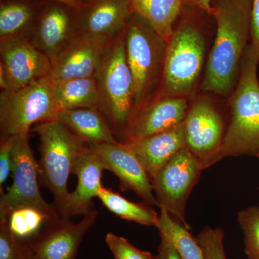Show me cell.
Segmentation results:
<instances>
[{"instance_id":"obj_1","label":"cell","mask_w":259,"mask_h":259,"mask_svg":"<svg viewBox=\"0 0 259 259\" xmlns=\"http://www.w3.org/2000/svg\"><path fill=\"white\" fill-rule=\"evenodd\" d=\"M252 0H214L215 38L201 88L227 96L236 86L242 61L249 45Z\"/></svg>"},{"instance_id":"obj_10","label":"cell","mask_w":259,"mask_h":259,"mask_svg":"<svg viewBox=\"0 0 259 259\" xmlns=\"http://www.w3.org/2000/svg\"><path fill=\"white\" fill-rule=\"evenodd\" d=\"M227 125L224 116L210 99H196L184 121L187 148L204 169L221 161L220 153Z\"/></svg>"},{"instance_id":"obj_24","label":"cell","mask_w":259,"mask_h":259,"mask_svg":"<svg viewBox=\"0 0 259 259\" xmlns=\"http://www.w3.org/2000/svg\"><path fill=\"white\" fill-rule=\"evenodd\" d=\"M60 219H55L45 211L28 205L19 206L6 214H0V220L5 221L10 232L18 239L27 242L36 238L48 224Z\"/></svg>"},{"instance_id":"obj_25","label":"cell","mask_w":259,"mask_h":259,"mask_svg":"<svg viewBox=\"0 0 259 259\" xmlns=\"http://www.w3.org/2000/svg\"><path fill=\"white\" fill-rule=\"evenodd\" d=\"M97 198L105 208L122 219L146 226L157 228L159 214L146 203H136L122 197L118 192L102 187Z\"/></svg>"},{"instance_id":"obj_23","label":"cell","mask_w":259,"mask_h":259,"mask_svg":"<svg viewBox=\"0 0 259 259\" xmlns=\"http://www.w3.org/2000/svg\"><path fill=\"white\" fill-rule=\"evenodd\" d=\"M54 95L59 110L96 108L98 90L95 77L75 78L54 83Z\"/></svg>"},{"instance_id":"obj_5","label":"cell","mask_w":259,"mask_h":259,"mask_svg":"<svg viewBox=\"0 0 259 259\" xmlns=\"http://www.w3.org/2000/svg\"><path fill=\"white\" fill-rule=\"evenodd\" d=\"M35 131L40 139V181L54 196V205L59 214L69 193L70 175L74 174L78 160L88 151L89 145L57 120L37 124Z\"/></svg>"},{"instance_id":"obj_27","label":"cell","mask_w":259,"mask_h":259,"mask_svg":"<svg viewBox=\"0 0 259 259\" xmlns=\"http://www.w3.org/2000/svg\"><path fill=\"white\" fill-rule=\"evenodd\" d=\"M238 222L243 231L247 259H259V206L240 211Z\"/></svg>"},{"instance_id":"obj_15","label":"cell","mask_w":259,"mask_h":259,"mask_svg":"<svg viewBox=\"0 0 259 259\" xmlns=\"http://www.w3.org/2000/svg\"><path fill=\"white\" fill-rule=\"evenodd\" d=\"M101 158L107 171L115 174L123 191H132L150 206L159 204L151 179L134 151L125 143L89 146Z\"/></svg>"},{"instance_id":"obj_12","label":"cell","mask_w":259,"mask_h":259,"mask_svg":"<svg viewBox=\"0 0 259 259\" xmlns=\"http://www.w3.org/2000/svg\"><path fill=\"white\" fill-rule=\"evenodd\" d=\"M77 10L54 1L40 6L29 38L51 62L77 34Z\"/></svg>"},{"instance_id":"obj_38","label":"cell","mask_w":259,"mask_h":259,"mask_svg":"<svg viewBox=\"0 0 259 259\" xmlns=\"http://www.w3.org/2000/svg\"><path fill=\"white\" fill-rule=\"evenodd\" d=\"M256 157L258 158L259 159V151H258V154H257Z\"/></svg>"},{"instance_id":"obj_26","label":"cell","mask_w":259,"mask_h":259,"mask_svg":"<svg viewBox=\"0 0 259 259\" xmlns=\"http://www.w3.org/2000/svg\"><path fill=\"white\" fill-rule=\"evenodd\" d=\"M157 228L161 236L169 241L181 259H204L203 250L190 233V229L172 217L166 209L160 207Z\"/></svg>"},{"instance_id":"obj_3","label":"cell","mask_w":259,"mask_h":259,"mask_svg":"<svg viewBox=\"0 0 259 259\" xmlns=\"http://www.w3.org/2000/svg\"><path fill=\"white\" fill-rule=\"evenodd\" d=\"M259 50L251 44L242 61L239 78L229 101L230 118L220 160L256 156L259 151Z\"/></svg>"},{"instance_id":"obj_31","label":"cell","mask_w":259,"mask_h":259,"mask_svg":"<svg viewBox=\"0 0 259 259\" xmlns=\"http://www.w3.org/2000/svg\"><path fill=\"white\" fill-rule=\"evenodd\" d=\"M14 136H3L0 143V192L13 170V148Z\"/></svg>"},{"instance_id":"obj_36","label":"cell","mask_w":259,"mask_h":259,"mask_svg":"<svg viewBox=\"0 0 259 259\" xmlns=\"http://www.w3.org/2000/svg\"><path fill=\"white\" fill-rule=\"evenodd\" d=\"M76 1H77L80 5H81L82 3H85V2L88 1V0H76Z\"/></svg>"},{"instance_id":"obj_13","label":"cell","mask_w":259,"mask_h":259,"mask_svg":"<svg viewBox=\"0 0 259 259\" xmlns=\"http://www.w3.org/2000/svg\"><path fill=\"white\" fill-rule=\"evenodd\" d=\"M189 107L186 97L165 92L153 97L135 112L123 143L144 139L181 125Z\"/></svg>"},{"instance_id":"obj_30","label":"cell","mask_w":259,"mask_h":259,"mask_svg":"<svg viewBox=\"0 0 259 259\" xmlns=\"http://www.w3.org/2000/svg\"><path fill=\"white\" fill-rule=\"evenodd\" d=\"M105 242L115 259H158L149 252L136 248L125 238L108 233Z\"/></svg>"},{"instance_id":"obj_18","label":"cell","mask_w":259,"mask_h":259,"mask_svg":"<svg viewBox=\"0 0 259 259\" xmlns=\"http://www.w3.org/2000/svg\"><path fill=\"white\" fill-rule=\"evenodd\" d=\"M106 170L98 155L90 147L75 166L74 174L78 183L74 192H69L59 214L62 218L85 215L92 210L93 199L98 196L102 185V174Z\"/></svg>"},{"instance_id":"obj_19","label":"cell","mask_w":259,"mask_h":259,"mask_svg":"<svg viewBox=\"0 0 259 259\" xmlns=\"http://www.w3.org/2000/svg\"><path fill=\"white\" fill-rule=\"evenodd\" d=\"M153 179L181 150L187 148L184 122L173 128L125 143Z\"/></svg>"},{"instance_id":"obj_32","label":"cell","mask_w":259,"mask_h":259,"mask_svg":"<svg viewBox=\"0 0 259 259\" xmlns=\"http://www.w3.org/2000/svg\"><path fill=\"white\" fill-rule=\"evenodd\" d=\"M250 44L259 50V0H252Z\"/></svg>"},{"instance_id":"obj_9","label":"cell","mask_w":259,"mask_h":259,"mask_svg":"<svg viewBox=\"0 0 259 259\" xmlns=\"http://www.w3.org/2000/svg\"><path fill=\"white\" fill-rule=\"evenodd\" d=\"M14 136L13 148V182L0 197V214L19 206H33L51 217L60 219L54 204L46 202L40 193V168L29 143L28 135Z\"/></svg>"},{"instance_id":"obj_29","label":"cell","mask_w":259,"mask_h":259,"mask_svg":"<svg viewBox=\"0 0 259 259\" xmlns=\"http://www.w3.org/2000/svg\"><path fill=\"white\" fill-rule=\"evenodd\" d=\"M196 238L203 250L204 259H226L222 228L204 227Z\"/></svg>"},{"instance_id":"obj_2","label":"cell","mask_w":259,"mask_h":259,"mask_svg":"<svg viewBox=\"0 0 259 259\" xmlns=\"http://www.w3.org/2000/svg\"><path fill=\"white\" fill-rule=\"evenodd\" d=\"M209 15L199 8L184 5L167 42L161 79L165 93L186 97L193 93L203 69L204 28Z\"/></svg>"},{"instance_id":"obj_6","label":"cell","mask_w":259,"mask_h":259,"mask_svg":"<svg viewBox=\"0 0 259 259\" xmlns=\"http://www.w3.org/2000/svg\"><path fill=\"white\" fill-rule=\"evenodd\" d=\"M126 53L134 80V113L153 98L162 79L167 42L139 15L134 13L125 32Z\"/></svg>"},{"instance_id":"obj_11","label":"cell","mask_w":259,"mask_h":259,"mask_svg":"<svg viewBox=\"0 0 259 259\" xmlns=\"http://www.w3.org/2000/svg\"><path fill=\"white\" fill-rule=\"evenodd\" d=\"M1 64L8 90H16L50 74L52 64L28 36L0 40Z\"/></svg>"},{"instance_id":"obj_28","label":"cell","mask_w":259,"mask_h":259,"mask_svg":"<svg viewBox=\"0 0 259 259\" xmlns=\"http://www.w3.org/2000/svg\"><path fill=\"white\" fill-rule=\"evenodd\" d=\"M32 254L30 242L18 239L0 220V259H30Z\"/></svg>"},{"instance_id":"obj_21","label":"cell","mask_w":259,"mask_h":259,"mask_svg":"<svg viewBox=\"0 0 259 259\" xmlns=\"http://www.w3.org/2000/svg\"><path fill=\"white\" fill-rule=\"evenodd\" d=\"M131 4L134 13L168 42L183 8V0H131Z\"/></svg>"},{"instance_id":"obj_8","label":"cell","mask_w":259,"mask_h":259,"mask_svg":"<svg viewBox=\"0 0 259 259\" xmlns=\"http://www.w3.org/2000/svg\"><path fill=\"white\" fill-rule=\"evenodd\" d=\"M203 170L199 160L188 148H185L151 179L158 207H163L188 229L190 225L185 218L187 199Z\"/></svg>"},{"instance_id":"obj_37","label":"cell","mask_w":259,"mask_h":259,"mask_svg":"<svg viewBox=\"0 0 259 259\" xmlns=\"http://www.w3.org/2000/svg\"><path fill=\"white\" fill-rule=\"evenodd\" d=\"M30 259H39L38 258H37L36 256H35V255H34L33 254H32V256H31V258H30Z\"/></svg>"},{"instance_id":"obj_4","label":"cell","mask_w":259,"mask_h":259,"mask_svg":"<svg viewBox=\"0 0 259 259\" xmlns=\"http://www.w3.org/2000/svg\"><path fill=\"white\" fill-rule=\"evenodd\" d=\"M125 32L107 49L94 76L98 90L97 110L112 131L122 136V142L135 110L134 80L127 59Z\"/></svg>"},{"instance_id":"obj_7","label":"cell","mask_w":259,"mask_h":259,"mask_svg":"<svg viewBox=\"0 0 259 259\" xmlns=\"http://www.w3.org/2000/svg\"><path fill=\"white\" fill-rule=\"evenodd\" d=\"M59 112L54 95V83L49 76L18 90H2L1 137L28 135L32 125L56 120Z\"/></svg>"},{"instance_id":"obj_17","label":"cell","mask_w":259,"mask_h":259,"mask_svg":"<svg viewBox=\"0 0 259 259\" xmlns=\"http://www.w3.org/2000/svg\"><path fill=\"white\" fill-rule=\"evenodd\" d=\"M97 217V211L92 209L77 223L62 218L49 223L30 242L32 253L39 259H74L83 237Z\"/></svg>"},{"instance_id":"obj_35","label":"cell","mask_w":259,"mask_h":259,"mask_svg":"<svg viewBox=\"0 0 259 259\" xmlns=\"http://www.w3.org/2000/svg\"><path fill=\"white\" fill-rule=\"evenodd\" d=\"M48 1L59 2V3H64L65 5L76 8V9H79L81 7V5L76 0H48Z\"/></svg>"},{"instance_id":"obj_34","label":"cell","mask_w":259,"mask_h":259,"mask_svg":"<svg viewBox=\"0 0 259 259\" xmlns=\"http://www.w3.org/2000/svg\"><path fill=\"white\" fill-rule=\"evenodd\" d=\"M214 0H183L184 5L194 7L212 15V3Z\"/></svg>"},{"instance_id":"obj_20","label":"cell","mask_w":259,"mask_h":259,"mask_svg":"<svg viewBox=\"0 0 259 259\" xmlns=\"http://www.w3.org/2000/svg\"><path fill=\"white\" fill-rule=\"evenodd\" d=\"M56 120L69 127L89 146L118 142L101 112L96 108L63 110Z\"/></svg>"},{"instance_id":"obj_22","label":"cell","mask_w":259,"mask_h":259,"mask_svg":"<svg viewBox=\"0 0 259 259\" xmlns=\"http://www.w3.org/2000/svg\"><path fill=\"white\" fill-rule=\"evenodd\" d=\"M40 6L30 0H3L0 5V39L28 37Z\"/></svg>"},{"instance_id":"obj_16","label":"cell","mask_w":259,"mask_h":259,"mask_svg":"<svg viewBox=\"0 0 259 259\" xmlns=\"http://www.w3.org/2000/svg\"><path fill=\"white\" fill-rule=\"evenodd\" d=\"M112 44L77 32L51 62L49 77L54 83L94 77Z\"/></svg>"},{"instance_id":"obj_33","label":"cell","mask_w":259,"mask_h":259,"mask_svg":"<svg viewBox=\"0 0 259 259\" xmlns=\"http://www.w3.org/2000/svg\"><path fill=\"white\" fill-rule=\"evenodd\" d=\"M161 243L158 249V259H181L169 241L164 236H161Z\"/></svg>"},{"instance_id":"obj_14","label":"cell","mask_w":259,"mask_h":259,"mask_svg":"<svg viewBox=\"0 0 259 259\" xmlns=\"http://www.w3.org/2000/svg\"><path fill=\"white\" fill-rule=\"evenodd\" d=\"M134 13L131 0H88L77 10V31L113 42L125 32Z\"/></svg>"}]
</instances>
